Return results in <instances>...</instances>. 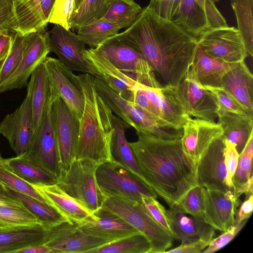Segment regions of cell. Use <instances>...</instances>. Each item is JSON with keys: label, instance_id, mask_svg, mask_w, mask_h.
<instances>
[{"label": "cell", "instance_id": "cell-1", "mask_svg": "<svg viewBox=\"0 0 253 253\" xmlns=\"http://www.w3.org/2000/svg\"><path fill=\"white\" fill-rule=\"evenodd\" d=\"M122 33L138 46L165 85L177 86L189 72L198 48L197 40L172 21L146 6Z\"/></svg>", "mask_w": 253, "mask_h": 253}, {"label": "cell", "instance_id": "cell-2", "mask_svg": "<svg viewBox=\"0 0 253 253\" xmlns=\"http://www.w3.org/2000/svg\"><path fill=\"white\" fill-rule=\"evenodd\" d=\"M129 143L139 169L148 185L171 208L198 185L196 166L183 152L181 139H160L136 131Z\"/></svg>", "mask_w": 253, "mask_h": 253}, {"label": "cell", "instance_id": "cell-3", "mask_svg": "<svg viewBox=\"0 0 253 253\" xmlns=\"http://www.w3.org/2000/svg\"><path fill=\"white\" fill-rule=\"evenodd\" d=\"M84 97L80 120V133L75 160L98 164L110 161V145L113 131V112L96 91L88 73L76 75Z\"/></svg>", "mask_w": 253, "mask_h": 253}, {"label": "cell", "instance_id": "cell-4", "mask_svg": "<svg viewBox=\"0 0 253 253\" xmlns=\"http://www.w3.org/2000/svg\"><path fill=\"white\" fill-rule=\"evenodd\" d=\"M93 80L96 91L111 111L136 131L160 139H181L182 129H176L170 124L147 113L132 102L120 96L102 80L94 77Z\"/></svg>", "mask_w": 253, "mask_h": 253}, {"label": "cell", "instance_id": "cell-5", "mask_svg": "<svg viewBox=\"0 0 253 253\" xmlns=\"http://www.w3.org/2000/svg\"><path fill=\"white\" fill-rule=\"evenodd\" d=\"M96 48L136 82L154 88L163 86L138 46L122 32L106 39Z\"/></svg>", "mask_w": 253, "mask_h": 253}, {"label": "cell", "instance_id": "cell-6", "mask_svg": "<svg viewBox=\"0 0 253 253\" xmlns=\"http://www.w3.org/2000/svg\"><path fill=\"white\" fill-rule=\"evenodd\" d=\"M99 164L91 160H74L57 178V185L91 213L101 208L106 199L95 178Z\"/></svg>", "mask_w": 253, "mask_h": 253}, {"label": "cell", "instance_id": "cell-7", "mask_svg": "<svg viewBox=\"0 0 253 253\" xmlns=\"http://www.w3.org/2000/svg\"><path fill=\"white\" fill-rule=\"evenodd\" d=\"M95 175L97 185L106 198L114 197L141 203L143 196L158 197L147 183L116 163L107 161L99 164Z\"/></svg>", "mask_w": 253, "mask_h": 253}, {"label": "cell", "instance_id": "cell-8", "mask_svg": "<svg viewBox=\"0 0 253 253\" xmlns=\"http://www.w3.org/2000/svg\"><path fill=\"white\" fill-rule=\"evenodd\" d=\"M122 217L143 234L151 245L150 253H163L172 245L173 237L146 212L141 203L110 197L103 206Z\"/></svg>", "mask_w": 253, "mask_h": 253}, {"label": "cell", "instance_id": "cell-9", "mask_svg": "<svg viewBox=\"0 0 253 253\" xmlns=\"http://www.w3.org/2000/svg\"><path fill=\"white\" fill-rule=\"evenodd\" d=\"M55 96L50 90L41 125L20 156L57 178L62 165L51 118V105Z\"/></svg>", "mask_w": 253, "mask_h": 253}, {"label": "cell", "instance_id": "cell-10", "mask_svg": "<svg viewBox=\"0 0 253 253\" xmlns=\"http://www.w3.org/2000/svg\"><path fill=\"white\" fill-rule=\"evenodd\" d=\"M51 118L62 169H67L75 159L80 133V120L57 95L52 103Z\"/></svg>", "mask_w": 253, "mask_h": 253}, {"label": "cell", "instance_id": "cell-11", "mask_svg": "<svg viewBox=\"0 0 253 253\" xmlns=\"http://www.w3.org/2000/svg\"><path fill=\"white\" fill-rule=\"evenodd\" d=\"M197 42L206 54L227 63L244 61L248 56L242 36L234 27L211 29Z\"/></svg>", "mask_w": 253, "mask_h": 253}, {"label": "cell", "instance_id": "cell-12", "mask_svg": "<svg viewBox=\"0 0 253 253\" xmlns=\"http://www.w3.org/2000/svg\"><path fill=\"white\" fill-rule=\"evenodd\" d=\"M24 40L20 64L14 72L0 84V93L26 86L33 73L50 52L46 30L24 35Z\"/></svg>", "mask_w": 253, "mask_h": 253}, {"label": "cell", "instance_id": "cell-13", "mask_svg": "<svg viewBox=\"0 0 253 253\" xmlns=\"http://www.w3.org/2000/svg\"><path fill=\"white\" fill-rule=\"evenodd\" d=\"M46 229L44 244L55 253H86L112 242L86 233L77 223L67 221Z\"/></svg>", "mask_w": 253, "mask_h": 253}, {"label": "cell", "instance_id": "cell-14", "mask_svg": "<svg viewBox=\"0 0 253 253\" xmlns=\"http://www.w3.org/2000/svg\"><path fill=\"white\" fill-rule=\"evenodd\" d=\"M43 63L50 90L64 100L80 120L84 109V97L76 75L58 59L47 56Z\"/></svg>", "mask_w": 253, "mask_h": 253}, {"label": "cell", "instance_id": "cell-15", "mask_svg": "<svg viewBox=\"0 0 253 253\" xmlns=\"http://www.w3.org/2000/svg\"><path fill=\"white\" fill-rule=\"evenodd\" d=\"M27 88L21 104L0 123V134L7 139L17 156L25 152L33 135L31 90L28 86Z\"/></svg>", "mask_w": 253, "mask_h": 253}, {"label": "cell", "instance_id": "cell-16", "mask_svg": "<svg viewBox=\"0 0 253 253\" xmlns=\"http://www.w3.org/2000/svg\"><path fill=\"white\" fill-rule=\"evenodd\" d=\"M178 97L185 113L190 117L215 122L217 105L210 93L188 73L176 86Z\"/></svg>", "mask_w": 253, "mask_h": 253}, {"label": "cell", "instance_id": "cell-17", "mask_svg": "<svg viewBox=\"0 0 253 253\" xmlns=\"http://www.w3.org/2000/svg\"><path fill=\"white\" fill-rule=\"evenodd\" d=\"M46 32L50 52L72 71L89 73L84 57L86 49L77 34L56 24Z\"/></svg>", "mask_w": 253, "mask_h": 253}, {"label": "cell", "instance_id": "cell-18", "mask_svg": "<svg viewBox=\"0 0 253 253\" xmlns=\"http://www.w3.org/2000/svg\"><path fill=\"white\" fill-rule=\"evenodd\" d=\"M84 57L88 74L104 82L124 99L132 102L135 80L117 68L96 48L86 49Z\"/></svg>", "mask_w": 253, "mask_h": 253}, {"label": "cell", "instance_id": "cell-19", "mask_svg": "<svg viewBox=\"0 0 253 253\" xmlns=\"http://www.w3.org/2000/svg\"><path fill=\"white\" fill-rule=\"evenodd\" d=\"M225 147L221 136L211 144L201 158L196 166V178L199 185L208 189L232 190L226 184Z\"/></svg>", "mask_w": 253, "mask_h": 253}, {"label": "cell", "instance_id": "cell-20", "mask_svg": "<svg viewBox=\"0 0 253 253\" xmlns=\"http://www.w3.org/2000/svg\"><path fill=\"white\" fill-rule=\"evenodd\" d=\"M137 83L150 101L156 117L176 129H182L191 117L182 108L176 87L165 85L161 88H154Z\"/></svg>", "mask_w": 253, "mask_h": 253}, {"label": "cell", "instance_id": "cell-21", "mask_svg": "<svg viewBox=\"0 0 253 253\" xmlns=\"http://www.w3.org/2000/svg\"><path fill=\"white\" fill-rule=\"evenodd\" d=\"M205 222L215 230L225 232L234 224L240 200L232 190L222 191L204 189Z\"/></svg>", "mask_w": 253, "mask_h": 253}, {"label": "cell", "instance_id": "cell-22", "mask_svg": "<svg viewBox=\"0 0 253 253\" xmlns=\"http://www.w3.org/2000/svg\"><path fill=\"white\" fill-rule=\"evenodd\" d=\"M222 135V129L218 123L190 118L183 127L182 150L197 166L211 144Z\"/></svg>", "mask_w": 253, "mask_h": 253}, {"label": "cell", "instance_id": "cell-23", "mask_svg": "<svg viewBox=\"0 0 253 253\" xmlns=\"http://www.w3.org/2000/svg\"><path fill=\"white\" fill-rule=\"evenodd\" d=\"M77 225L86 233L112 242L140 232L122 217L103 206Z\"/></svg>", "mask_w": 253, "mask_h": 253}, {"label": "cell", "instance_id": "cell-24", "mask_svg": "<svg viewBox=\"0 0 253 253\" xmlns=\"http://www.w3.org/2000/svg\"><path fill=\"white\" fill-rule=\"evenodd\" d=\"M55 0L12 2L14 30L24 35L45 30Z\"/></svg>", "mask_w": 253, "mask_h": 253}, {"label": "cell", "instance_id": "cell-25", "mask_svg": "<svg viewBox=\"0 0 253 253\" xmlns=\"http://www.w3.org/2000/svg\"><path fill=\"white\" fill-rule=\"evenodd\" d=\"M221 87L253 117V76L244 61L234 63L224 75Z\"/></svg>", "mask_w": 253, "mask_h": 253}, {"label": "cell", "instance_id": "cell-26", "mask_svg": "<svg viewBox=\"0 0 253 253\" xmlns=\"http://www.w3.org/2000/svg\"><path fill=\"white\" fill-rule=\"evenodd\" d=\"M171 219L174 239L182 244L202 240L210 243L214 238L215 229L203 217H193L180 211L174 206L169 210Z\"/></svg>", "mask_w": 253, "mask_h": 253}, {"label": "cell", "instance_id": "cell-27", "mask_svg": "<svg viewBox=\"0 0 253 253\" xmlns=\"http://www.w3.org/2000/svg\"><path fill=\"white\" fill-rule=\"evenodd\" d=\"M46 229L41 224L0 227V253H17L27 247L44 244Z\"/></svg>", "mask_w": 253, "mask_h": 253}, {"label": "cell", "instance_id": "cell-28", "mask_svg": "<svg viewBox=\"0 0 253 253\" xmlns=\"http://www.w3.org/2000/svg\"><path fill=\"white\" fill-rule=\"evenodd\" d=\"M111 118L113 131L110 145V161L121 165L147 183L140 171L134 153L126 139V130L130 126L113 113Z\"/></svg>", "mask_w": 253, "mask_h": 253}, {"label": "cell", "instance_id": "cell-29", "mask_svg": "<svg viewBox=\"0 0 253 253\" xmlns=\"http://www.w3.org/2000/svg\"><path fill=\"white\" fill-rule=\"evenodd\" d=\"M218 123L222 129V137L233 144L239 154L253 133V117L223 110L217 107Z\"/></svg>", "mask_w": 253, "mask_h": 253}, {"label": "cell", "instance_id": "cell-30", "mask_svg": "<svg viewBox=\"0 0 253 253\" xmlns=\"http://www.w3.org/2000/svg\"><path fill=\"white\" fill-rule=\"evenodd\" d=\"M171 21L197 40L211 29L205 11L197 0H180Z\"/></svg>", "mask_w": 253, "mask_h": 253}, {"label": "cell", "instance_id": "cell-31", "mask_svg": "<svg viewBox=\"0 0 253 253\" xmlns=\"http://www.w3.org/2000/svg\"><path fill=\"white\" fill-rule=\"evenodd\" d=\"M233 64L211 57L198 46L189 72L204 87H221L224 75Z\"/></svg>", "mask_w": 253, "mask_h": 253}, {"label": "cell", "instance_id": "cell-32", "mask_svg": "<svg viewBox=\"0 0 253 253\" xmlns=\"http://www.w3.org/2000/svg\"><path fill=\"white\" fill-rule=\"evenodd\" d=\"M34 186L49 201L53 207L72 222L80 224L91 214L57 184Z\"/></svg>", "mask_w": 253, "mask_h": 253}, {"label": "cell", "instance_id": "cell-33", "mask_svg": "<svg viewBox=\"0 0 253 253\" xmlns=\"http://www.w3.org/2000/svg\"><path fill=\"white\" fill-rule=\"evenodd\" d=\"M26 86L31 90L34 134L41 125L50 94L49 80L43 62L33 73Z\"/></svg>", "mask_w": 253, "mask_h": 253}, {"label": "cell", "instance_id": "cell-34", "mask_svg": "<svg viewBox=\"0 0 253 253\" xmlns=\"http://www.w3.org/2000/svg\"><path fill=\"white\" fill-rule=\"evenodd\" d=\"M1 164L14 174L33 186L57 183V178L21 156L2 159Z\"/></svg>", "mask_w": 253, "mask_h": 253}, {"label": "cell", "instance_id": "cell-35", "mask_svg": "<svg viewBox=\"0 0 253 253\" xmlns=\"http://www.w3.org/2000/svg\"><path fill=\"white\" fill-rule=\"evenodd\" d=\"M121 28L103 18L92 20L78 29L79 39L91 48H96L106 39L119 33Z\"/></svg>", "mask_w": 253, "mask_h": 253}, {"label": "cell", "instance_id": "cell-36", "mask_svg": "<svg viewBox=\"0 0 253 253\" xmlns=\"http://www.w3.org/2000/svg\"><path fill=\"white\" fill-rule=\"evenodd\" d=\"M7 188L13 195L20 200L23 204L36 216L39 222L45 229L70 221L52 206Z\"/></svg>", "mask_w": 253, "mask_h": 253}, {"label": "cell", "instance_id": "cell-37", "mask_svg": "<svg viewBox=\"0 0 253 253\" xmlns=\"http://www.w3.org/2000/svg\"><path fill=\"white\" fill-rule=\"evenodd\" d=\"M248 55H253V0H231Z\"/></svg>", "mask_w": 253, "mask_h": 253}, {"label": "cell", "instance_id": "cell-38", "mask_svg": "<svg viewBox=\"0 0 253 253\" xmlns=\"http://www.w3.org/2000/svg\"><path fill=\"white\" fill-rule=\"evenodd\" d=\"M151 245L138 232L88 251L86 253H150Z\"/></svg>", "mask_w": 253, "mask_h": 253}, {"label": "cell", "instance_id": "cell-39", "mask_svg": "<svg viewBox=\"0 0 253 253\" xmlns=\"http://www.w3.org/2000/svg\"><path fill=\"white\" fill-rule=\"evenodd\" d=\"M142 9L134 0H109L107 9L102 18L115 23L121 29L128 28Z\"/></svg>", "mask_w": 253, "mask_h": 253}, {"label": "cell", "instance_id": "cell-40", "mask_svg": "<svg viewBox=\"0 0 253 253\" xmlns=\"http://www.w3.org/2000/svg\"><path fill=\"white\" fill-rule=\"evenodd\" d=\"M109 0H83L71 16V29L77 30L88 22L103 17Z\"/></svg>", "mask_w": 253, "mask_h": 253}, {"label": "cell", "instance_id": "cell-41", "mask_svg": "<svg viewBox=\"0 0 253 253\" xmlns=\"http://www.w3.org/2000/svg\"><path fill=\"white\" fill-rule=\"evenodd\" d=\"M40 223L24 205L0 207V227L31 225Z\"/></svg>", "mask_w": 253, "mask_h": 253}, {"label": "cell", "instance_id": "cell-42", "mask_svg": "<svg viewBox=\"0 0 253 253\" xmlns=\"http://www.w3.org/2000/svg\"><path fill=\"white\" fill-rule=\"evenodd\" d=\"M24 45V35L12 32L10 50L0 68V84L6 80L17 68L22 59Z\"/></svg>", "mask_w": 253, "mask_h": 253}, {"label": "cell", "instance_id": "cell-43", "mask_svg": "<svg viewBox=\"0 0 253 253\" xmlns=\"http://www.w3.org/2000/svg\"><path fill=\"white\" fill-rule=\"evenodd\" d=\"M0 182L10 189L51 206L49 201L33 185L14 174L5 168L1 163H0Z\"/></svg>", "mask_w": 253, "mask_h": 253}, {"label": "cell", "instance_id": "cell-44", "mask_svg": "<svg viewBox=\"0 0 253 253\" xmlns=\"http://www.w3.org/2000/svg\"><path fill=\"white\" fill-rule=\"evenodd\" d=\"M253 133L239 154L237 167L232 178L233 191L245 183L253 175Z\"/></svg>", "mask_w": 253, "mask_h": 253}, {"label": "cell", "instance_id": "cell-45", "mask_svg": "<svg viewBox=\"0 0 253 253\" xmlns=\"http://www.w3.org/2000/svg\"><path fill=\"white\" fill-rule=\"evenodd\" d=\"M204 187L199 185L190 190L175 206L181 212L193 217H203L204 213Z\"/></svg>", "mask_w": 253, "mask_h": 253}, {"label": "cell", "instance_id": "cell-46", "mask_svg": "<svg viewBox=\"0 0 253 253\" xmlns=\"http://www.w3.org/2000/svg\"><path fill=\"white\" fill-rule=\"evenodd\" d=\"M141 204L148 214L174 238L172 221L169 210H166L157 198L154 197H142Z\"/></svg>", "mask_w": 253, "mask_h": 253}, {"label": "cell", "instance_id": "cell-47", "mask_svg": "<svg viewBox=\"0 0 253 253\" xmlns=\"http://www.w3.org/2000/svg\"><path fill=\"white\" fill-rule=\"evenodd\" d=\"M205 87L210 92L215 99L218 108L228 112L249 115L245 108L223 87Z\"/></svg>", "mask_w": 253, "mask_h": 253}, {"label": "cell", "instance_id": "cell-48", "mask_svg": "<svg viewBox=\"0 0 253 253\" xmlns=\"http://www.w3.org/2000/svg\"><path fill=\"white\" fill-rule=\"evenodd\" d=\"M75 4V0H55L49 22L70 29V21L74 11Z\"/></svg>", "mask_w": 253, "mask_h": 253}, {"label": "cell", "instance_id": "cell-49", "mask_svg": "<svg viewBox=\"0 0 253 253\" xmlns=\"http://www.w3.org/2000/svg\"><path fill=\"white\" fill-rule=\"evenodd\" d=\"M248 219L240 223H234L218 237L213 238L208 246L201 252L212 253L216 252L229 244L241 230Z\"/></svg>", "mask_w": 253, "mask_h": 253}, {"label": "cell", "instance_id": "cell-50", "mask_svg": "<svg viewBox=\"0 0 253 253\" xmlns=\"http://www.w3.org/2000/svg\"><path fill=\"white\" fill-rule=\"evenodd\" d=\"M224 141L225 146L224 163L227 172L226 184L233 191L232 178L237 167L239 154L233 144L225 139Z\"/></svg>", "mask_w": 253, "mask_h": 253}, {"label": "cell", "instance_id": "cell-51", "mask_svg": "<svg viewBox=\"0 0 253 253\" xmlns=\"http://www.w3.org/2000/svg\"><path fill=\"white\" fill-rule=\"evenodd\" d=\"M180 2V0H150L147 6L159 16L171 20Z\"/></svg>", "mask_w": 253, "mask_h": 253}, {"label": "cell", "instance_id": "cell-52", "mask_svg": "<svg viewBox=\"0 0 253 253\" xmlns=\"http://www.w3.org/2000/svg\"><path fill=\"white\" fill-rule=\"evenodd\" d=\"M205 11L211 29L228 26L225 19L211 0H197Z\"/></svg>", "mask_w": 253, "mask_h": 253}, {"label": "cell", "instance_id": "cell-53", "mask_svg": "<svg viewBox=\"0 0 253 253\" xmlns=\"http://www.w3.org/2000/svg\"><path fill=\"white\" fill-rule=\"evenodd\" d=\"M13 30L12 0H0V33L13 32Z\"/></svg>", "mask_w": 253, "mask_h": 253}, {"label": "cell", "instance_id": "cell-54", "mask_svg": "<svg viewBox=\"0 0 253 253\" xmlns=\"http://www.w3.org/2000/svg\"><path fill=\"white\" fill-rule=\"evenodd\" d=\"M209 245V243L202 240L182 243L180 246L172 249H169L165 253H200Z\"/></svg>", "mask_w": 253, "mask_h": 253}, {"label": "cell", "instance_id": "cell-55", "mask_svg": "<svg viewBox=\"0 0 253 253\" xmlns=\"http://www.w3.org/2000/svg\"><path fill=\"white\" fill-rule=\"evenodd\" d=\"M253 208V195L246 199L240 205V208L236 212L234 223H240L248 219L251 215Z\"/></svg>", "mask_w": 253, "mask_h": 253}, {"label": "cell", "instance_id": "cell-56", "mask_svg": "<svg viewBox=\"0 0 253 253\" xmlns=\"http://www.w3.org/2000/svg\"><path fill=\"white\" fill-rule=\"evenodd\" d=\"M22 205L20 200L13 195L7 187L0 182V207Z\"/></svg>", "mask_w": 253, "mask_h": 253}, {"label": "cell", "instance_id": "cell-57", "mask_svg": "<svg viewBox=\"0 0 253 253\" xmlns=\"http://www.w3.org/2000/svg\"><path fill=\"white\" fill-rule=\"evenodd\" d=\"M12 42V33H0V68L10 50Z\"/></svg>", "mask_w": 253, "mask_h": 253}, {"label": "cell", "instance_id": "cell-58", "mask_svg": "<svg viewBox=\"0 0 253 253\" xmlns=\"http://www.w3.org/2000/svg\"><path fill=\"white\" fill-rule=\"evenodd\" d=\"M253 176L249 178L245 183L242 184L238 188L233 191L235 197L239 199V197L243 193L246 195V199L253 195Z\"/></svg>", "mask_w": 253, "mask_h": 253}, {"label": "cell", "instance_id": "cell-59", "mask_svg": "<svg viewBox=\"0 0 253 253\" xmlns=\"http://www.w3.org/2000/svg\"><path fill=\"white\" fill-rule=\"evenodd\" d=\"M17 253H55V252L44 244H42L25 248Z\"/></svg>", "mask_w": 253, "mask_h": 253}, {"label": "cell", "instance_id": "cell-60", "mask_svg": "<svg viewBox=\"0 0 253 253\" xmlns=\"http://www.w3.org/2000/svg\"><path fill=\"white\" fill-rule=\"evenodd\" d=\"M83 0H75L74 11L75 10H76L79 8V7L81 5V4L83 2Z\"/></svg>", "mask_w": 253, "mask_h": 253}, {"label": "cell", "instance_id": "cell-61", "mask_svg": "<svg viewBox=\"0 0 253 253\" xmlns=\"http://www.w3.org/2000/svg\"><path fill=\"white\" fill-rule=\"evenodd\" d=\"M29 0H12V2H24Z\"/></svg>", "mask_w": 253, "mask_h": 253}, {"label": "cell", "instance_id": "cell-62", "mask_svg": "<svg viewBox=\"0 0 253 253\" xmlns=\"http://www.w3.org/2000/svg\"><path fill=\"white\" fill-rule=\"evenodd\" d=\"M214 3L217 1H218L219 0H211Z\"/></svg>", "mask_w": 253, "mask_h": 253}, {"label": "cell", "instance_id": "cell-63", "mask_svg": "<svg viewBox=\"0 0 253 253\" xmlns=\"http://www.w3.org/2000/svg\"><path fill=\"white\" fill-rule=\"evenodd\" d=\"M2 159V158L1 157V154H0V163L1 162V161Z\"/></svg>", "mask_w": 253, "mask_h": 253}]
</instances>
